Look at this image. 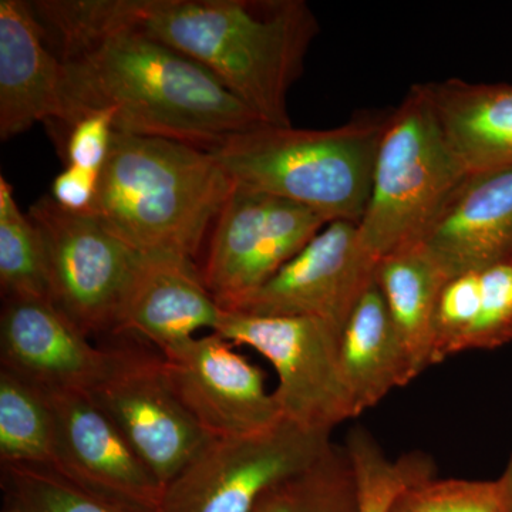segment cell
Listing matches in <instances>:
<instances>
[{"instance_id":"obj_27","label":"cell","mask_w":512,"mask_h":512,"mask_svg":"<svg viewBox=\"0 0 512 512\" xmlns=\"http://www.w3.org/2000/svg\"><path fill=\"white\" fill-rule=\"evenodd\" d=\"M481 302L466 350L493 349L510 342L512 328V264L480 272Z\"/></svg>"},{"instance_id":"obj_32","label":"cell","mask_w":512,"mask_h":512,"mask_svg":"<svg viewBox=\"0 0 512 512\" xmlns=\"http://www.w3.org/2000/svg\"><path fill=\"white\" fill-rule=\"evenodd\" d=\"M389 512H413L412 508H410L409 501H407L406 493H404L402 497L397 498L396 503L392 505Z\"/></svg>"},{"instance_id":"obj_18","label":"cell","mask_w":512,"mask_h":512,"mask_svg":"<svg viewBox=\"0 0 512 512\" xmlns=\"http://www.w3.org/2000/svg\"><path fill=\"white\" fill-rule=\"evenodd\" d=\"M424 87L468 174L512 165V84L447 79Z\"/></svg>"},{"instance_id":"obj_16","label":"cell","mask_w":512,"mask_h":512,"mask_svg":"<svg viewBox=\"0 0 512 512\" xmlns=\"http://www.w3.org/2000/svg\"><path fill=\"white\" fill-rule=\"evenodd\" d=\"M222 312L194 261L141 255L111 336H137L167 356L195 338L198 330L214 332Z\"/></svg>"},{"instance_id":"obj_30","label":"cell","mask_w":512,"mask_h":512,"mask_svg":"<svg viewBox=\"0 0 512 512\" xmlns=\"http://www.w3.org/2000/svg\"><path fill=\"white\" fill-rule=\"evenodd\" d=\"M100 173L66 165L52 184V195L63 210L89 214L99 191Z\"/></svg>"},{"instance_id":"obj_14","label":"cell","mask_w":512,"mask_h":512,"mask_svg":"<svg viewBox=\"0 0 512 512\" xmlns=\"http://www.w3.org/2000/svg\"><path fill=\"white\" fill-rule=\"evenodd\" d=\"M43 393L55 417L52 467L101 493L160 510L164 485L89 393Z\"/></svg>"},{"instance_id":"obj_11","label":"cell","mask_w":512,"mask_h":512,"mask_svg":"<svg viewBox=\"0 0 512 512\" xmlns=\"http://www.w3.org/2000/svg\"><path fill=\"white\" fill-rule=\"evenodd\" d=\"M379 262L360 244L357 224L330 222L261 288L228 312L262 318H318L343 330Z\"/></svg>"},{"instance_id":"obj_25","label":"cell","mask_w":512,"mask_h":512,"mask_svg":"<svg viewBox=\"0 0 512 512\" xmlns=\"http://www.w3.org/2000/svg\"><path fill=\"white\" fill-rule=\"evenodd\" d=\"M345 447L355 470L359 512H389L397 498L434 478L429 457L412 453L390 460L362 427L350 431Z\"/></svg>"},{"instance_id":"obj_2","label":"cell","mask_w":512,"mask_h":512,"mask_svg":"<svg viewBox=\"0 0 512 512\" xmlns=\"http://www.w3.org/2000/svg\"><path fill=\"white\" fill-rule=\"evenodd\" d=\"M121 19L190 57L268 126H292L289 90L319 25L303 0H110Z\"/></svg>"},{"instance_id":"obj_15","label":"cell","mask_w":512,"mask_h":512,"mask_svg":"<svg viewBox=\"0 0 512 512\" xmlns=\"http://www.w3.org/2000/svg\"><path fill=\"white\" fill-rule=\"evenodd\" d=\"M2 369L42 392H84L104 375L109 350L89 338L47 299L5 298L0 316Z\"/></svg>"},{"instance_id":"obj_10","label":"cell","mask_w":512,"mask_h":512,"mask_svg":"<svg viewBox=\"0 0 512 512\" xmlns=\"http://www.w3.org/2000/svg\"><path fill=\"white\" fill-rule=\"evenodd\" d=\"M326 225L295 202L234 188L212 225L202 281L228 311L266 284Z\"/></svg>"},{"instance_id":"obj_28","label":"cell","mask_w":512,"mask_h":512,"mask_svg":"<svg viewBox=\"0 0 512 512\" xmlns=\"http://www.w3.org/2000/svg\"><path fill=\"white\" fill-rule=\"evenodd\" d=\"M413 512H505L495 481L431 480L406 493Z\"/></svg>"},{"instance_id":"obj_20","label":"cell","mask_w":512,"mask_h":512,"mask_svg":"<svg viewBox=\"0 0 512 512\" xmlns=\"http://www.w3.org/2000/svg\"><path fill=\"white\" fill-rule=\"evenodd\" d=\"M447 281L420 245L386 256L377 264V285L416 377L434 365L437 305Z\"/></svg>"},{"instance_id":"obj_8","label":"cell","mask_w":512,"mask_h":512,"mask_svg":"<svg viewBox=\"0 0 512 512\" xmlns=\"http://www.w3.org/2000/svg\"><path fill=\"white\" fill-rule=\"evenodd\" d=\"M45 247L53 302L84 335H113L141 254L92 214L63 210L52 197L30 207Z\"/></svg>"},{"instance_id":"obj_4","label":"cell","mask_w":512,"mask_h":512,"mask_svg":"<svg viewBox=\"0 0 512 512\" xmlns=\"http://www.w3.org/2000/svg\"><path fill=\"white\" fill-rule=\"evenodd\" d=\"M387 116L362 113L326 130L264 124L227 138L210 153L235 188L295 202L328 224H359Z\"/></svg>"},{"instance_id":"obj_34","label":"cell","mask_w":512,"mask_h":512,"mask_svg":"<svg viewBox=\"0 0 512 512\" xmlns=\"http://www.w3.org/2000/svg\"><path fill=\"white\" fill-rule=\"evenodd\" d=\"M510 342H512V328H511V332H510Z\"/></svg>"},{"instance_id":"obj_6","label":"cell","mask_w":512,"mask_h":512,"mask_svg":"<svg viewBox=\"0 0 512 512\" xmlns=\"http://www.w3.org/2000/svg\"><path fill=\"white\" fill-rule=\"evenodd\" d=\"M214 332L255 349L272 363L278 375L274 394L285 420L305 430L330 433L357 416L340 366L342 329L335 323L224 311Z\"/></svg>"},{"instance_id":"obj_33","label":"cell","mask_w":512,"mask_h":512,"mask_svg":"<svg viewBox=\"0 0 512 512\" xmlns=\"http://www.w3.org/2000/svg\"><path fill=\"white\" fill-rule=\"evenodd\" d=\"M2 512H18L15 510V508L12 507V505L5 503L2 508Z\"/></svg>"},{"instance_id":"obj_21","label":"cell","mask_w":512,"mask_h":512,"mask_svg":"<svg viewBox=\"0 0 512 512\" xmlns=\"http://www.w3.org/2000/svg\"><path fill=\"white\" fill-rule=\"evenodd\" d=\"M56 429L42 390L0 370V460L2 466L55 463Z\"/></svg>"},{"instance_id":"obj_23","label":"cell","mask_w":512,"mask_h":512,"mask_svg":"<svg viewBox=\"0 0 512 512\" xmlns=\"http://www.w3.org/2000/svg\"><path fill=\"white\" fill-rule=\"evenodd\" d=\"M252 512H359L346 447L332 444L313 466L269 488Z\"/></svg>"},{"instance_id":"obj_13","label":"cell","mask_w":512,"mask_h":512,"mask_svg":"<svg viewBox=\"0 0 512 512\" xmlns=\"http://www.w3.org/2000/svg\"><path fill=\"white\" fill-rule=\"evenodd\" d=\"M82 117L66 64L32 3L0 0V140L45 121L70 128Z\"/></svg>"},{"instance_id":"obj_26","label":"cell","mask_w":512,"mask_h":512,"mask_svg":"<svg viewBox=\"0 0 512 512\" xmlns=\"http://www.w3.org/2000/svg\"><path fill=\"white\" fill-rule=\"evenodd\" d=\"M480 272L448 279L440 293L434 326V365L464 352L480 312Z\"/></svg>"},{"instance_id":"obj_24","label":"cell","mask_w":512,"mask_h":512,"mask_svg":"<svg viewBox=\"0 0 512 512\" xmlns=\"http://www.w3.org/2000/svg\"><path fill=\"white\" fill-rule=\"evenodd\" d=\"M0 286L3 298L52 301L45 247L36 225L20 211L13 187L0 177Z\"/></svg>"},{"instance_id":"obj_7","label":"cell","mask_w":512,"mask_h":512,"mask_svg":"<svg viewBox=\"0 0 512 512\" xmlns=\"http://www.w3.org/2000/svg\"><path fill=\"white\" fill-rule=\"evenodd\" d=\"M133 338L107 348L109 362L89 396L167 487L212 439L175 393L163 353Z\"/></svg>"},{"instance_id":"obj_31","label":"cell","mask_w":512,"mask_h":512,"mask_svg":"<svg viewBox=\"0 0 512 512\" xmlns=\"http://www.w3.org/2000/svg\"><path fill=\"white\" fill-rule=\"evenodd\" d=\"M498 495H500L501 504H503L505 512H512V456L508 461L507 468L503 476L495 481Z\"/></svg>"},{"instance_id":"obj_29","label":"cell","mask_w":512,"mask_h":512,"mask_svg":"<svg viewBox=\"0 0 512 512\" xmlns=\"http://www.w3.org/2000/svg\"><path fill=\"white\" fill-rule=\"evenodd\" d=\"M114 119L113 110L97 109L77 120L69 128L64 143L66 165L101 173L116 136Z\"/></svg>"},{"instance_id":"obj_19","label":"cell","mask_w":512,"mask_h":512,"mask_svg":"<svg viewBox=\"0 0 512 512\" xmlns=\"http://www.w3.org/2000/svg\"><path fill=\"white\" fill-rule=\"evenodd\" d=\"M340 366L357 416L416 379L376 281L356 303L342 330Z\"/></svg>"},{"instance_id":"obj_3","label":"cell","mask_w":512,"mask_h":512,"mask_svg":"<svg viewBox=\"0 0 512 512\" xmlns=\"http://www.w3.org/2000/svg\"><path fill=\"white\" fill-rule=\"evenodd\" d=\"M234 188L210 151L116 131L89 214L138 254L194 261Z\"/></svg>"},{"instance_id":"obj_12","label":"cell","mask_w":512,"mask_h":512,"mask_svg":"<svg viewBox=\"0 0 512 512\" xmlns=\"http://www.w3.org/2000/svg\"><path fill=\"white\" fill-rule=\"evenodd\" d=\"M164 357L175 393L210 439L254 436L285 420L261 369L218 333L195 336Z\"/></svg>"},{"instance_id":"obj_1","label":"cell","mask_w":512,"mask_h":512,"mask_svg":"<svg viewBox=\"0 0 512 512\" xmlns=\"http://www.w3.org/2000/svg\"><path fill=\"white\" fill-rule=\"evenodd\" d=\"M32 5L57 40L82 116L111 109L117 133L167 138L207 151L264 126L214 74L121 19L110 0Z\"/></svg>"},{"instance_id":"obj_5","label":"cell","mask_w":512,"mask_h":512,"mask_svg":"<svg viewBox=\"0 0 512 512\" xmlns=\"http://www.w3.org/2000/svg\"><path fill=\"white\" fill-rule=\"evenodd\" d=\"M467 175L416 84L384 124L360 244L377 262L416 247Z\"/></svg>"},{"instance_id":"obj_22","label":"cell","mask_w":512,"mask_h":512,"mask_svg":"<svg viewBox=\"0 0 512 512\" xmlns=\"http://www.w3.org/2000/svg\"><path fill=\"white\" fill-rule=\"evenodd\" d=\"M5 503L18 512H158L101 493L55 467L2 466Z\"/></svg>"},{"instance_id":"obj_17","label":"cell","mask_w":512,"mask_h":512,"mask_svg":"<svg viewBox=\"0 0 512 512\" xmlns=\"http://www.w3.org/2000/svg\"><path fill=\"white\" fill-rule=\"evenodd\" d=\"M419 245L448 279L512 264V165L468 174Z\"/></svg>"},{"instance_id":"obj_9","label":"cell","mask_w":512,"mask_h":512,"mask_svg":"<svg viewBox=\"0 0 512 512\" xmlns=\"http://www.w3.org/2000/svg\"><path fill=\"white\" fill-rule=\"evenodd\" d=\"M332 444L330 433L288 420L254 436L211 440L165 487L158 512H252L269 488L313 466Z\"/></svg>"}]
</instances>
